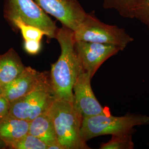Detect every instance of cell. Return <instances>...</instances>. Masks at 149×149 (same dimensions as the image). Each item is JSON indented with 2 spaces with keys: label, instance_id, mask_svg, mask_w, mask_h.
I'll use <instances>...</instances> for the list:
<instances>
[{
  "label": "cell",
  "instance_id": "obj_1",
  "mask_svg": "<svg viewBox=\"0 0 149 149\" xmlns=\"http://www.w3.org/2000/svg\"><path fill=\"white\" fill-rule=\"evenodd\" d=\"M56 39L60 45L61 54L52 65L50 84L56 100L73 102V86L82 69L74 48V32L63 26Z\"/></svg>",
  "mask_w": 149,
  "mask_h": 149
},
{
  "label": "cell",
  "instance_id": "obj_2",
  "mask_svg": "<svg viewBox=\"0 0 149 149\" xmlns=\"http://www.w3.org/2000/svg\"><path fill=\"white\" fill-rule=\"evenodd\" d=\"M149 125L147 115L128 113L122 116H113L109 113L98 114L82 119L81 135L87 142L102 135H116L135 133L134 128Z\"/></svg>",
  "mask_w": 149,
  "mask_h": 149
},
{
  "label": "cell",
  "instance_id": "obj_3",
  "mask_svg": "<svg viewBox=\"0 0 149 149\" xmlns=\"http://www.w3.org/2000/svg\"><path fill=\"white\" fill-rule=\"evenodd\" d=\"M57 140L63 149H89L81 135L82 117L73 102L55 100L50 108Z\"/></svg>",
  "mask_w": 149,
  "mask_h": 149
},
{
  "label": "cell",
  "instance_id": "obj_4",
  "mask_svg": "<svg viewBox=\"0 0 149 149\" xmlns=\"http://www.w3.org/2000/svg\"><path fill=\"white\" fill-rule=\"evenodd\" d=\"M74 32L75 41L109 44L117 46L123 51L134 41L124 28L106 24L92 13L87 14L84 21Z\"/></svg>",
  "mask_w": 149,
  "mask_h": 149
},
{
  "label": "cell",
  "instance_id": "obj_5",
  "mask_svg": "<svg viewBox=\"0 0 149 149\" xmlns=\"http://www.w3.org/2000/svg\"><path fill=\"white\" fill-rule=\"evenodd\" d=\"M3 17L11 26L19 19L40 29L50 39H56L59 31L56 23L34 0H5Z\"/></svg>",
  "mask_w": 149,
  "mask_h": 149
},
{
  "label": "cell",
  "instance_id": "obj_6",
  "mask_svg": "<svg viewBox=\"0 0 149 149\" xmlns=\"http://www.w3.org/2000/svg\"><path fill=\"white\" fill-rule=\"evenodd\" d=\"M55 100L49 78L27 95L11 102L9 116L30 122L48 111Z\"/></svg>",
  "mask_w": 149,
  "mask_h": 149
},
{
  "label": "cell",
  "instance_id": "obj_7",
  "mask_svg": "<svg viewBox=\"0 0 149 149\" xmlns=\"http://www.w3.org/2000/svg\"><path fill=\"white\" fill-rule=\"evenodd\" d=\"M47 14L50 15L63 26L75 31L87 13L77 0H34Z\"/></svg>",
  "mask_w": 149,
  "mask_h": 149
},
{
  "label": "cell",
  "instance_id": "obj_8",
  "mask_svg": "<svg viewBox=\"0 0 149 149\" xmlns=\"http://www.w3.org/2000/svg\"><path fill=\"white\" fill-rule=\"evenodd\" d=\"M74 48L82 69L92 78L106 60L123 51L117 46L84 41H75Z\"/></svg>",
  "mask_w": 149,
  "mask_h": 149
},
{
  "label": "cell",
  "instance_id": "obj_9",
  "mask_svg": "<svg viewBox=\"0 0 149 149\" xmlns=\"http://www.w3.org/2000/svg\"><path fill=\"white\" fill-rule=\"evenodd\" d=\"M91 79L90 74L82 69L73 86V103L82 118L109 113L97 100Z\"/></svg>",
  "mask_w": 149,
  "mask_h": 149
},
{
  "label": "cell",
  "instance_id": "obj_10",
  "mask_svg": "<svg viewBox=\"0 0 149 149\" xmlns=\"http://www.w3.org/2000/svg\"><path fill=\"white\" fill-rule=\"evenodd\" d=\"M49 78L48 72L25 67L14 80L1 87L2 95L11 103L27 95Z\"/></svg>",
  "mask_w": 149,
  "mask_h": 149
},
{
  "label": "cell",
  "instance_id": "obj_11",
  "mask_svg": "<svg viewBox=\"0 0 149 149\" xmlns=\"http://www.w3.org/2000/svg\"><path fill=\"white\" fill-rule=\"evenodd\" d=\"M25 66L21 59L13 49L0 55V87L10 83L20 74Z\"/></svg>",
  "mask_w": 149,
  "mask_h": 149
},
{
  "label": "cell",
  "instance_id": "obj_12",
  "mask_svg": "<svg viewBox=\"0 0 149 149\" xmlns=\"http://www.w3.org/2000/svg\"><path fill=\"white\" fill-rule=\"evenodd\" d=\"M29 133L40 139L48 146L58 142L50 109L30 122Z\"/></svg>",
  "mask_w": 149,
  "mask_h": 149
},
{
  "label": "cell",
  "instance_id": "obj_13",
  "mask_svg": "<svg viewBox=\"0 0 149 149\" xmlns=\"http://www.w3.org/2000/svg\"><path fill=\"white\" fill-rule=\"evenodd\" d=\"M29 122L8 116L0 122V139L10 144L29 133Z\"/></svg>",
  "mask_w": 149,
  "mask_h": 149
},
{
  "label": "cell",
  "instance_id": "obj_14",
  "mask_svg": "<svg viewBox=\"0 0 149 149\" xmlns=\"http://www.w3.org/2000/svg\"><path fill=\"white\" fill-rule=\"evenodd\" d=\"M141 0H103L105 9H113L117 11L125 18H135V14Z\"/></svg>",
  "mask_w": 149,
  "mask_h": 149
},
{
  "label": "cell",
  "instance_id": "obj_15",
  "mask_svg": "<svg viewBox=\"0 0 149 149\" xmlns=\"http://www.w3.org/2000/svg\"><path fill=\"white\" fill-rule=\"evenodd\" d=\"M15 31H20L24 40H42L45 33L37 27L28 24L21 19H16L11 25Z\"/></svg>",
  "mask_w": 149,
  "mask_h": 149
},
{
  "label": "cell",
  "instance_id": "obj_16",
  "mask_svg": "<svg viewBox=\"0 0 149 149\" xmlns=\"http://www.w3.org/2000/svg\"><path fill=\"white\" fill-rule=\"evenodd\" d=\"M133 134H123L112 135L108 142L101 144V149H133L135 145L133 141Z\"/></svg>",
  "mask_w": 149,
  "mask_h": 149
},
{
  "label": "cell",
  "instance_id": "obj_17",
  "mask_svg": "<svg viewBox=\"0 0 149 149\" xmlns=\"http://www.w3.org/2000/svg\"><path fill=\"white\" fill-rule=\"evenodd\" d=\"M7 148L13 149H48V145L40 139L31 134L7 144Z\"/></svg>",
  "mask_w": 149,
  "mask_h": 149
},
{
  "label": "cell",
  "instance_id": "obj_18",
  "mask_svg": "<svg viewBox=\"0 0 149 149\" xmlns=\"http://www.w3.org/2000/svg\"><path fill=\"white\" fill-rule=\"evenodd\" d=\"M135 18L138 19L149 29V0H141L135 14Z\"/></svg>",
  "mask_w": 149,
  "mask_h": 149
},
{
  "label": "cell",
  "instance_id": "obj_19",
  "mask_svg": "<svg viewBox=\"0 0 149 149\" xmlns=\"http://www.w3.org/2000/svg\"><path fill=\"white\" fill-rule=\"evenodd\" d=\"M24 49L29 54H37L41 49L40 41L33 40H24Z\"/></svg>",
  "mask_w": 149,
  "mask_h": 149
},
{
  "label": "cell",
  "instance_id": "obj_20",
  "mask_svg": "<svg viewBox=\"0 0 149 149\" xmlns=\"http://www.w3.org/2000/svg\"><path fill=\"white\" fill-rule=\"evenodd\" d=\"M10 102L4 96L0 95V122L9 115Z\"/></svg>",
  "mask_w": 149,
  "mask_h": 149
},
{
  "label": "cell",
  "instance_id": "obj_21",
  "mask_svg": "<svg viewBox=\"0 0 149 149\" xmlns=\"http://www.w3.org/2000/svg\"><path fill=\"white\" fill-rule=\"evenodd\" d=\"M7 148V144L3 140L0 139V149H6Z\"/></svg>",
  "mask_w": 149,
  "mask_h": 149
},
{
  "label": "cell",
  "instance_id": "obj_22",
  "mask_svg": "<svg viewBox=\"0 0 149 149\" xmlns=\"http://www.w3.org/2000/svg\"><path fill=\"white\" fill-rule=\"evenodd\" d=\"M2 94V88L1 87H0V95Z\"/></svg>",
  "mask_w": 149,
  "mask_h": 149
},
{
  "label": "cell",
  "instance_id": "obj_23",
  "mask_svg": "<svg viewBox=\"0 0 149 149\" xmlns=\"http://www.w3.org/2000/svg\"></svg>",
  "mask_w": 149,
  "mask_h": 149
}]
</instances>
